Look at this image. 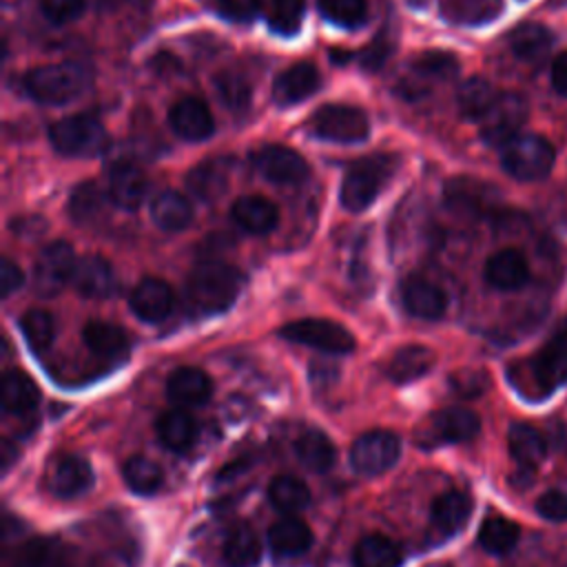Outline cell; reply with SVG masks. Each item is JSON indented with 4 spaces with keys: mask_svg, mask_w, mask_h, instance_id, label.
Here are the masks:
<instances>
[{
    "mask_svg": "<svg viewBox=\"0 0 567 567\" xmlns=\"http://www.w3.org/2000/svg\"><path fill=\"white\" fill-rule=\"evenodd\" d=\"M239 284L241 277L237 268L206 259L197 264L186 279V301L197 312H221L235 301Z\"/></svg>",
    "mask_w": 567,
    "mask_h": 567,
    "instance_id": "6da1fadb",
    "label": "cell"
},
{
    "mask_svg": "<svg viewBox=\"0 0 567 567\" xmlns=\"http://www.w3.org/2000/svg\"><path fill=\"white\" fill-rule=\"evenodd\" d=\"M91 84V69L84 62H55L27 73V93L42 104H64L82 95Z\"/></svg>",
    "mask_w": 567,
    "mask_h": 567,
    "instance_id": "7a4b0ae2",
    "label": "cell"
},
{
    "mask_svg": "<svg viewBox=\"0 0 567 567\" xmlns=\"http://www.w3.org/2000/svg\"><path fill=\"white\" fill-rule=\"evenodd\" d=\"M396 168V157L388 153H377L361 157L348 166L341 182V204L343 208L359 213L365 210L383 190L385 182Z\"/></svg>",
    "mask_w": 567,
    "mask_h": 567,
    "instance_id": "3957f363",
    "label": "cell"
},
{
    "mask_svg": "<svg viewBox=\"0 0 567 567\" xmlns=\"http://www.w3.org/2000/svg\"><path fill=\"white\" fill-rule=\"evenodd\" d=\"M53 148L69 157H97L111 146V137L100 120L91 115H71L49 128Z\"/></svg>",
    "mask_w": 567,
    "mask_h": 567,
    "instance_id": "277c9868",
    "label": "cell"
},
{
    "mask_svg": "<svg viewBox=\"0 0 567 567\" xmlns=\"http://www.w3.org/2000/svg\"><path fill=\"white\" fill-rule=\"evenodd\" d=\"M554 146L540 135H518L501 148V164L505 173L516 179H543L554 166Z\"/></svg>",
    "mask_w": 567,
    "mask_h": 567,
    "instance_id": "5b68a950",
    "label": "cell"
},
{
    "mask_svg": "<svg viewBox=\"0 0 567 567\" xmlns=\"http://www.w3.org/2000/svg\"><path fill=\"white\" fill-rule=\"evenodd\" d=\"M527 113H529V106L520 93H514V91L498 93L489 111L478 122L483 142H487L489 146L503 148L507 142L518 137V131L525 124Z\"/></svg>",
    "mask_w": 567,
    "mask_h": 567,
    "instance_id": "8992f818",
    "label": "cell"
},
{
    "mask_svg": "<svg viewBox=\"0 0 567 567\" xmlns=\"http://www.w3.org/2000/svg\"><path fill=\"white\" fill-rule=\"evenodd\" d=\"M310 131L328 142L352 144L368 137L370 124L361 109L348 104H326L310 117Z\"/></svg>",
    "mask_w": 567,
    "mask_h": 567,
    "instance_id": "52a82bcc",
    "label": "cell"
},
{
    "mask_svg": "<svg viewBox=\"0 0 567 567\" xmlns=\"http://www.w3.org/2000/svg\"><path fill=\"white\" fill-rule=\"evenodd\" d=\"M279 334L288 341L330 352L346 354L354 350V337L337 321L330 319H299L281 326Z\"/></svg>",
    "mask_w": 567,
    "mask_h": 567,
    "instance_id": "ba28073f",
    "label": "cell"
},
{
    "mask_svg": "<svg viewBox=\"0 0 567 567\" xmlns=\"http://www.w3.org/2000/svg\"><path fill=\"white\" fill-rule=\"evenodd\" d=\"M401 454V441L390 430H370L354 439L350 447V465L363 476H377L390 470Z\"/></svg>",
    "mask_w": 567,
    "mask_h": 567,
    "instance_id": "9c48e42d",
    "label": "cell"
},
{
    "mask_svg": "<svg viewBox=\"0 0 567 567\" xmlns=\"http://www.w3.org/2000/svg\"><path fill=\"white\" fill-rule=\"evenodd\" d=\"M529 372L540 394H549L558 385L567 383V317L532 357Z\"/></svg>",
    "mask_w": 567,
    "mask_h": 567,
    "instance_id": "30bf717a",
    "label": "cell"
},
{
    "mask_svg": "<svg viewBox=\"0 0 567 567\" xmlns=\"http://www.w3.org/2000/svg\"><path fill=\"white\" fill-rule=\"evenodd\" d=\"M75 252L73 246L66 241L49 244L33 266V288L42 297L58 295L71 279L75 270Z\"/></svg>",
    "mask_w": 567,
    "mask_h": 567,
    "instance_id": "8fae6325",
    "label": "cell"
},
{
    "mask_svg": "<svg viewBox=\"0 0 567 567\" xmlns=\"http://www.w3.org/2000/svg\"><path fill=\"white\" fill-rule=\"evenodd\" d=\"M478 430L481 419L470 408H443L421 425L419 445L470 441L478 434Z\"/></svg>",
    "mask_w": 567,
    "mask_h": 567,
    "instance_id": "7c38bea8",
    "label": "cell"
},
{
    "mask_svg": "<svg viewBox=\"0 0 567 567\" xmlns=\"http://www.w3.org/2000/svg\"><path fill=\"white\" fill-rule=\"evenodd\" d=\"M257 171L275 184H299L308 177L306 159L281 144H268L255 155Z\"/></svg>",
    "mask_w": 567,
    "mask_h": 567,
    "instance_id": "4fadbf2b",
    "label": "cell"
},
{
    "mask_svg": "<svg viewBox=\"0 0 567 567\" xmlns=\"http://www.w3.org/2000/svg\"><path fill=\"white\" fill-rule=\"evenodd\" d=\"M47 485L58 498H75L93 485L91 463L78 454H62L51 463Z\"/></svg>",
    "mask_w": 567,
    "mask_h": 567,
    "instance_id": "5bb4252c",
    "label": "cell"
},
{
    "mask_svg": "<svg viewBox=\"0 0 567 567\" xmlns=\"http://www.w3.org/2000/svg\"><path fill=\"white\" fill-rule=\"evenodd\" d=\"M168 122H171V128L182 140H188V142H202L210 137V133L215 131V120L210 115V109L206 106V102L193 95L182 97L171 106Z\"/></svg>",
    "mask_w": 567,
    "mask_h": 567,
    "instance_id": "9a60e30c",
    "label": "cell"
},
{
    "mask_svg": "<svg viewBox=\"0 0 567 567\" xmlns=\"http://www.w3.org/2000/svg\"><path fill=\"white\" fill-rule=\"evenodd\" d=\"M71 284L80 295L91 297V299L111 297L115 292V286H117L111 264L100 255L80 257L78 264H75Z\"/></svg>",
    "mask_w": 567,
    "mask_h": 567,
    "instance_id": "2e32d148",
    "label": "cell"
},
{
    "mask_svg": "<svg viewBox=\"0 0 567 567\" xmlns=\"http://www.w3.org/2000/svg\"><path fill=\"white\" fill-rule=\"evenodd\" d=\"M485 279L496 290H518L529 281V266L520 250L503 248L494 252L485 264Z\"/></svg>",
    "mask_w": 567,
    "mask_h": 567,
    "instance_id": "e0dca14e",
    "label": "cell"
},
{
    "mask_svg": "<svg viewBox=\"0 0 567 567\" xmlns=\"http://www.w3.org/2000/svg\"><path fill=\"white\" fill-rule=\"evenodd\" d=\"M321 86V75L310 62H297L281 71L272 84V100L277 104H297L310 97Z\"/></svg>",
    "mask_w": 567,
    "mask_h": 567,
    "instance_id": "ac0fdd59",
    "label": "cell"
},
{
    "mask_svg": "<svg viewBox=\"0 0 567 567\" xmlns=\"http://www.w3.org/2000/svg\"><path fill=\"white\" fill-rule=\"evenodd\" d=\"M131 310L148 323H157L162 319L168 317L171 306H173V292L168 288V284H164L162 279L155 277H146L142 279L133 292H131Z\"/></svg>",
    "mask_w": 567,
    "mask_h": 567,
    "instance_id": "d6986e66",
    "label": "cell"
},
{
    "mask_svg": "<svg viewBox=\"0 0 567 567\" xmlns=\"http://www.w3.org/2000/svg\"><path fill=\"white\" fill-rule=\"evenodd\" d=\"M401 301L405 310L419 319H439L447 308L445 292L421 277H410L401 288Z\"/></svg>",
    "mask_w": 567,
    "mask_h": 567,
    "instance_id": "ffe728a7",
    "label": "cell"
},
{
    "mask_svg": "<svg viewBox=\"0 0 567 567\" xmlns=\"http://www.w3.org/2000/svg\"><path fill=\"white\" fill-rule=\"evenodd\" d=\"M230 179V159L228 157H213L193 166L186 177V186L193 197L199 202H215L224 195Z\"/></svg>",
    "mask_w": 567,
    "mask_h": 567,
    "instance_id": "44dd1931",
    "label": "cell"
},
{
    "mask_svg": "<svg viewBox=\"0 0 567 567\" xmlns=\"http://www.w3.org/2000/svg\"><path fill=\"white\" fill-rule=\"evenodd\" d=\"M445 204L454 213L483 215L494 204V190L489 184L470 177H456L445 186Z\"/></svg>",
    "mask_w": 567,
    "mask_h": 567,
    "instance_id": "7402d4cb",
    "label": "cell"
},
{
    "mask_svg": "<svg viewBox=\"0 0 567 567\" xmlns=\"http://www.w3.org/2000/svg\"><path fill=\"white\" fill-rule=\"evenodd\" d=\"M213 392V383L208 379V374L199 368H177L166 383V394L175 405L182 408H195L202 405L210 399Z\"/></svg>",
    "mask_w": 567,
    "mask_h": 567,
    "instance_id": "603a6c76",
    "label": "cell"
},
{
    "mask_svg": "<svg viewBox=\"0 0 567 567\" xmlns=\"http://www.w3.org/2000/svg\"><path fill=\"white\" fill-rule=\"evenodd\" d=\"M507 445H509L512 458L520 467V474H525L527 478L543 463V458L547 454V443H545L543 434L527 423H514L509 427Z\"/></svg>",
    "mask_w": 567,
    "mask_h": 567,
    "instance_id": "cb8c5ba5",
    "label": "cell"
},
{
    "mask_svg": "<svg viewBox=\"0 0 567 567\" xmlns=\"http://www.w3.org/2000/svg\"><path fill=\"white\" fill-rule=\"evenodd\" d=\"M146 197V177L133 164H115L109 173V199L124 210H135Z\"/></svg>",
    "mask_w": 567,
    "mask_h": 567,
    "instance_id": "d4e9b609",
    "label": "cell"
},
{
    "mask_svg": "<svg viewBox=\"0 0 567 567\" xmlns=\"http://www.w3.org/2000/svg\"><path fill=\"white\" fill-rule=\"evenodd\" d=\"M470 514H472V498L458 489H450L436 496L430 509L432 525L443 536H452L458 529H463Z\"/></svg>",
    "mask_w": 567,
    "mask_h": 567,
    "instance_id": "484cf974",
    "label": "cell"
},
{
    "mask_svg": "<svg viewBox=\"0 0 567 567\" xmlns=\"http://www.w3.org/2000/svg\"><path fill=\"white\" fill-rule=\"evenodd\" d=\"M554 38L549 29L536 22H523L509 33L512 53L527 64H540L549 55Z\"/></svg>",
    "mask_w": 567,
    "mask_h": 567,
    "instance_id": "4316f807",
    "label": "cell"
},
{
    "mask_svg": "<svg viewBox=\"0 0 567 567\" xmlns=\"http://www.w3.org/2000/svg\"><path fill=\"white\" fill-rule=\"evenodd\" d=\"M233 219L237 221V226H241L244 230L252 233V235H266L277 226L279 213L275 208V204L261 195H248V197H239L233 204L230 210Z\"/></svg>",
    "mask_w": 567,
    "mask_h": 567,
    "instance_id": "83f0119b",
    "label": "cell"
},
{
    "mask_svg": "<svg viewBox=\"0 0 567 567\" xmlns=\"http://www.w3.org/2000/svg\"><path fill=\"white\" fill-rule=\"evenodd\" d=\"M439 9L450 24L478 27L503 13V0H439Z\"/></svg>",
    "mask_w": 567,
    "mask_h": 567,
    "instance_id": "f1b7e54d",
    "label": "cell"
},
{
    "mask_svg": "<svg viewBox=\"0 0 567 567\" xmlns=\"http://www.w3.org/2000/svg\"><path fill=\"white\" fill-rule=\"evenodd\" d=\"M434 365V352L425 346L410 343L399 348L388 363V377L396 383H410L427 374Z\"/></svg>",
    "mask_w": 567,
    "mask_h": 567,
    "instance_id": "f546056e",
    "label": "cell"
},
{
    "mask_svg": "<svg viewBox=\"0 0 567 567\" xmlns=\"http://www.w3.org/2000/svg\"><path fill=\"white\" fill-rule=\"evenodd\" d=\"M268 545L277 556H301L312 545V532L299 518H281L270 527Z\"/></svg>",
    "mask_w": 567,
    "mask_h": 567,
    "instance_id": "4dcf8cb0",
    "label": "cell"
},
{
    "mask_svg": "<svg viewBox=\"0 0 567 567\" xmlns=\"http://www.w3.org/2000/svg\"><path fill=\"white\" fill-rule=\"evenodd\" d=\"M40 390L35 381L22 370H11L2 379V408L9 414H29L38 408Z\"/></svg>",
    "mask_w": 567,
    "mask_h": 567,
    "instance_id": "1f68e13d",
    "label": "cell"
},
{
    "mask_svg": "<svg viewBox=\"0 0 567 567\" xmlns=\"http://www.w3.org/2000/svg\"><path fill=\"white\" fill-rule=\"evenodd\" d=\"M221 556L228 567H252L261 558L259 536L250 525H235L224 538Z\"/></svg>",
    "mask_w": 567,
    "mask_h": 567,
    "instance_id": "d6a6232c",
    "label": "cell"
},
{
    "mask_svg": "<svg viewBox=\"0 0 567 567\" xmlns=\"http://www.w3.org/2000/svg\"><path fill=\"white\" fill-rule=\"evenodd\" d=\"M401 558V547L381 534L363 536L352 549L354 567H399Z\"/></svg>",
    "mask_w": 567,
    "mask_h": 567,
    "instance_id": "836d02e7",
    "label": "cell"
},
{
    "mask_svg": "<svg viewBox=\"0 0 567 567\" xmlns=\"http://www.w3.org/2000/svg\"><path fill=\"white\" fill-rule=\"evenodd\" d=\"M151 217L162 230L177 233L190 224L193 208L184 195L175 190H162L151 202Z\"/></svg>",
    "mask_w": 567,
    "mask_h": 567,
    "instance_id": "e575fe53",
    "label": "cell"
},
{
    "mask_svg": "<svg viewBox=\"0 0 567 567\" xmlns=\"http://www.w3.org/2000/svg\"><path fill=\"white\" fill-rule=\"evenodd\" d=\"M84 346L104 359L122 357L128 350V337L126 332L109 321H89L82 330Z\"/></svg>",
    "mask_w": 567,
    "mask_h": 567,
    "instance_id": "d590c367",
    "label": "cell"
},
{
    "mask_svg": "<svg viewBox=\"0 0 567 567\" xmlns=\"http://www.w3.org/2000/svg\"><path fill=\"white\" fill-rule=\"evenodd\" d=\"M157 439L175 452H184L193 445L197 436V423L195 419L184 410H168L164 412L155 423Z\"/></svg>",
    "mask_w": 567,
    "mask_h": 567,
    "instance_id": "8d00e7d4",
    "label": "cell"
},
{
    "mask_svg": "<svg viewBox=\"0 0 567 567\" xmlns=\"http://www.w3.org/2000/svg\"><path fill=\"white\" fill-rule=\"evenodd\" d=\"M498 97V93L494 91V86L485 80V78H470L465 80L458 91H456V106L458 113L465 120H476L481 122L483 115L489 111V106L494 104V100Z\"/></svg>",
    "mask_w": 567,
    "mask_h": 567,
    "instance_id": "74e56055",
    "label": "cell"
},
{
    "mask_svg": "<svg viewBox=\"0 0 567 567\" xmlns=\"http://www.w3.org/2000/svg\"><path fill=\"white\" fill-rule=\"evenodd\" d=\"M295 454L312 472H326L334 463L332 441L323 432H317V430H308L297 439Z\"/></svg>",
    "mask_w": 567,
    "mask_h": 567,
    "instance_id": "f35d334b",
    "label": "cell"
},
{
    "mask_svg": "<svg viewBox=\"0 0 567 567\" xmlns=\"http://www.w3.org/2000/svg\"><path fill=\"white\" fill-rule=\"evenodd\" d=\"M520 529L516 523L503 518V516H492L485 518L481 529H478V545L494 556H505L514 549V545L518 543Z\"/></svg>",
    "mask_w": 567,
    "mask_h": 567,
    "instance_id": "ab89813d",
    "label": "cell"
},
{
    "mask_svg": "<svg viewBox=\"0 0 567 567\" xmlns=\"http://www.w3.org/2000/svg\"><path fill=\"white\" fill-rule=\"evenodd\" d=\"M268 498L279 512L292 514L310 503V489L301 478L286 474L272 478V483L268 485Z\"/></svg>",
    "mask_w": 567,
    "mask_h": 567,
    "instance_id": "60d3db41",
    "label": "cell"
},
{
    "mask_svg": "<svg viewBox=\"0 0 567 567\" xmlns=\"http://www.w3.org/2000/svg\"><path fill=\"white\" fill-rule=\"evenodd\" d=\"M213 86H215V93H217V97L221 100V104L226 109L237 111V113L248 109L250 97H252V89H250V82L244 73L219 71L213 78Z\"/></svg>",
    "mask_w": 567,
    "mask_h": 567,
    "instance_id": "b9f144b4",
    "label": "cell"
},
{
    "mask_svg": "<svg viewBox=\"0 0 567 567\" xmlns=\"http://www.w3.org/2000/svg\"><path fill=\"white\" fill-rule=\"evenodd\" d=\"M458 71V62L452 53L445 51H425L419 53L412 62V73L423 80L427 86L434 82H445L454 78Z\"/></svg>",
    "mask_w": 567,
    "mask_h": 567,
    "instance_id": "7bdbcfd3",
    "label": "cell"
},
{
    "mask_svg": "<svg viewBox=\"0 0 567 567\" xmlns=\"http://www.w3.org/2000/svg\"><path fill=\"white\" fill-rule=\"evenodd\" d=\"M104 210V195L93 182H84L75 186L69 197V215L75 224H93L100 219Z\"/></svg>",
    "mask_w": 567,
    "mask_h": 567,
    "instance_id": "ee69618b",
    "label": "cell"
},
{
    "mask_svg": "<svg viewBox=\"0 0 567 567\" xmlns=\"http://www.w3.org/2000/svg\"><path fill=\"white\" fill-rule=\"evenodd\" d=\"M122 476L135 494H153L162 485V470L146 456H131L122 467Z\"/></svg>",
    "mask_w": 567,
    "mask_h": 567,
    "instance_id": "f6af8a7d",
    "label": "cell"
},
{
    "mask_svg": "<svg viewBox=\"0 0 567 567\" xmlns=\"http://www.w3.org/2000/svg\"><path fill=\"white\" fill-rule=\"evenodd\" d=\"M20 328H22V334L29 343L31 350L35 352H42L49 348V343L53 341V334H55V323H53V317L44 310H27L20 319Z\"/></svg>",
    "mask_w": 567,
    "mask_h": 567,
    "instance_id": "bcb514c9",
    "label": "cell"
},
{
    "mask_svg": "<svg viewBox=\"0 0 567 567\" xmlns=\"http://www.w3.org/2000/svg\"><path fill=\"white\" fill-rule=\"evenodd\" d=\"M306 0H268L266 18L272 31L290 35L301 27Z\"/></svg>",
    "mask_w": 567,
    "mask_h": 567,
    "instance_id": "7dc6e473",
    "label": "cell"
},
{
    "mask_svg": "<svg viewBox=\"0 0 567 567\" xmlns=\"http://www.w3.org/2000/svg\"><path fill=\"white\" fill-rule=\"evenodd\" d=\"M394 49H396V33H394V29H392L390 24H385V29H381V31L372 38V42H368V44L359 51L357 60H359V64H361L365 71H379V69L392 58Z\"/></svg>",
    "mask_w": 567,
    "mask_h": 567,
    "instance_id": "c3c4849f",
    "label": "cell"
},
{
    "mask_svg": "<svg viewBox=\"0 0 567 567\" xmlns=\"http://www.w3.org/2000/svg\"><path fill=\"white\" fill-rule=\"evenodd\" d=\"M321 13L346 29L359 27L365 20V0H319Z\"/></svg>",
    "mask_w": 567,
    "mask_h": 567,
    "instance_id": "681fc988",
    "label": "cell"
},
{
    "mask_svg": "<svg viewBox=\"0 0 567 567\" xmlns=\"http://www.w3.org/2000/svg\"><path fill=\"white\" fill-rule=\"evenodd\" d=\"M40 7L53 24H66L82 16L84 0H40Z\"/></svg>",
    "mask_w": 567,
    "mask_h": 567,
    "instance_id": "f907efd6",
    "label": "cell"
},
{
    "mask_svg": "<svg viewBox=\"0 0 567 567\" xmlns=\"http://www.w3.org/2000/svg\"><path fill=\"white\" fill-rule=\"evenodd\" d=\"M536 512H538V516H543L547 520H554V523L567 520V492L547 489L536 501Z\"/></svg>",
    "mask_w": 567,
    "mask_h": 567,
    "instance_id": "816d5d0a",
    "label": "cell"
},
{
    "mask_svg": "<svg viewBox=\"0 0 567 567\" xmlns=\"http://www.w3.org/2000/svg\"><path fill=\"white\" fill-rule=\"evenodd\" d=\"M261 0H217L219 11L237 22H248L259 11Z\"/></svg>",
    "mask_w": 567,
    "mask_h": 567,
    "instance_id": "f5cc1de1",
    "label": "cell"
},
{
    "mask_svg": "<svg viewBox=\"0 0 567 567\" xmlns=\"http://www.w3.org/2000/svg\"><path fill=\"white\" fill-rule=\"evenodd\" d=\"M53 547L49 543H29L24 549H22V558H20V565L22 567H49L51 560H53Z\"/></svg>",
    "mask_w": 567,
    "mask_h": 567,
    "instance_id": "db71d44e",
    "label": "cell"
},
{
    "mask_svg": "<svg viewBox=\"0 0 567 567\" xmlns=\"http://www.w3.org/2000/svg\"><path fill=\"white\" fill-rule=\"evenodd\" d=\"M22 270L11 261V259H2L0 261V290L2 297H9L13 290H18L22 286Z\"/></svg>",
    "mask_w": 567,
    "mask_h": 567,
    "instance_id": "11a10c76",
    "label": "cell"
},
{
    "mask_svg": "<svg viewBox=\"0 0 567 567\" xmlns=\"http://www.w3.org/2000/svg\"><path fill=\"white\" fill-rule=\"evenodd\" d=\"M456 392L461 394H478L485 388V374L483 372H458L452 379Z\"/></svg>",
    "mask_w": 567,
    "mask_h": 567,
    "instance_id": "9f6ffc18",
    "label": "cell"
},
{
    "mask_svg": "<svg viewBox=\"0 0 567 567\" xmlns=\"http://www.w3.org/2000/svg\"><path fill=\"white\" fill-rule=\"evenodd\" d=\"M551 84L554 89L567 97V51H563L551 66Z\"/></svg>",
    "mask_w": 567,
    "mask_h": 567,
    "instance_id": "6f0895ef",
    "label": "cell"
},
{
    "mask_svg": "<svg viewBox=\"0 0 567 567\" xmlns=\"http://www.w3.org/2000/svg\"><path fill=\"white\" fill-rule=\"evenodd\" d=\"M430 567H447V565H430Z\"/></svg>",
    "mask_w": 567,
    "mask_h": 567,
    "instance_id": "680465c9",
    "label": "cell"
}]
</instances>
